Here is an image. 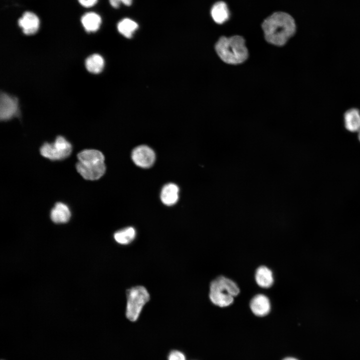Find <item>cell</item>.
<instances>
[{"instance_id": "cell-5", "label": "cell", "mask_w": 360, "mask_h": 360, "mask_svg": "<svg viewBox=\"0 0 360 360\" xmlns=\"http://www.w3.org/2000/svg\"><path fill=\"white\" fill-rule=\"evenodd\" d=\"M72 146L64 137L58 136L54 142L44 143L40 148V154L50 160H61L68 156Z\"/></svg>"}, {"instance_id": "cell-20", "label": "cell", "mask_w": 360, "mask_h": 360, "mask_svg": "<svg viewBox=\"0 0 360 360\" xmlns=\"http://www.w3.org/2000/svg\"><path fill=\"white\" fill-rule=\"evenodd\" d=\"M104 62L103 58L98 54H93L89 56L85 61V66L87 70L93 74H98L104 68Z\"/></svg>"}, {"instance_id": "cell-18", "label": "cell", "mask_w": 360, "mask_h": 360, "mask_svg": "<svg viewBox=\"0 0 360 360\" xmlns=\"http://www.w3.org/2000/svg\"><path fill=\"white\" fill-rule=\"evenodd\" d=\"M138 24L129 18L121 20L117 24L118 32L126 38L132 37L134 33L138 28Z\"/></svg>"}, {"instance_id": "cell-4", "label": "cell", "mask_w": 360, "mask_h": 360, "mask_svg": "<svg viewBox=\"0 0 360 360\" xmlns=\"http://www.w3.org/2000/svg\"><path fill=\"white\" fill-rule=\"evenodd\" d=\"M150 298L148 292L143 286H136L128 290L126 311L127 318L132 322L136 321Z\"/></svg>"}, {"instance_id": "cell-2", "label": "cell", "mask_w": 360, "mask_h": 360, "mask_svg": "<svg viewBox=\"0 0 360 360\" xmlns=\"http://www.w3.org/2000/svg\"><path fill=\"white\" fill-rule=\"evenodd\" d=\"M214 48L220 60L228 64H241L248 57L245 40L240 36H221L215 44Z\"/></svg>"}, {"instance_id": "cell-10", "label": "cell", "mask_w": 360, "mask_h": 360, "mask_svg": "<svg viewBox=\"0 0 360 360\" xmlns=\"http://www.w3.org/2000/svg\"><path fill=\"white\" fill-rule=\"evenodd\" d=\"M250 308L252 313L258 316H264L270 312L271 306L268 298L264 294H258L251 300Z\"/></svg>"}, {"instance_id": "cell-16", "label": "cell", "mask_w": 360, "mask_h": 360, "mask_svg": "<svg viewBox=\"0 0 360 360\" xmlns=\"http://www.w3.org/2000/svg\"><path fill=\"white\" fill-rule=\"evenodd\" d=\"M346 128L351 132L360 130V112L357 108H350L344 114Z\"/></svg>"}, {"instance_id": "cell-9", "label": "cell", "mask_w": 360, "mask_h": 360, "mask_svg": "<svg viewBox=\"0 0 360 360\" xmlns=\"http://www.w3.org/2000/svg\"><path fill=\"white\" fill-rule=\"evenodd\" d=\"M18 24L25 34L32 35L36 34L38 30L40 22L34 13L27 11L18 19Z\"/></svg>"}, {"instance_id": "cell-25", "label": "cell", "mask_w": 360, "mask_h": 360, "mask_svg": "<svg viewBox=\"0 0 360 360\" xmlns=\"http://www.w3.org/2000/svg\"><path fill=\"white\" fill-rule=\"evenodd\" d=\"M282 360H298V359L294 357H286Z\"/></svg>"}, {"instance_id": "cell-19", "label": "cell", "mask_w": 360, "mask_h": 360, "mask_svg": "<svg viewBox=\"0 0 360 360\" xmlns=\"http://www.w3.org/2000/svg\"><path fill=\"white\" fill-rule=\"evenodd\" d=\"M136 236V232L132 227H127L116 232L114 240L119 244L126 245L131 243Z\"/></svg>"}, {"instance_id": "cell-7", "label": "cell", "mask_w": 360, "mask_h": 360, "mask_svg": "<svg viewBox=\"0 0 360 360\" xmlns=\"http://www.w3.org/2000/svg\"><path fill=\"white\" fill-rule=\"evenodd\" d=\"M18 114V104L17 98L6 93H1L0 96V118L7 120Z\"/></svg>"}, {"instance_id": "cell-24", "label": "cell", "mask_w": 360, "mask_h": 360, "mask_svg": "<svg viewBox=\"0 0 360 360\" xmlns=\"http://www.w3.org/2000/svg\"><path fill=\"white\" fill-rule=\"evenodd\" d=\"M124 4L129 6L132 4V0H119Z\"/></svg>"}, {"instance_id": "cell-21", "label": "cell", "mask_w": 360, "mask_h": 360, "mask_svg": "<svg viewBox=\"0 0 360 360\" xmlns=\"http://www.w3.org/2000/svg\"><path fill=\"white\" fill-rule=\"evenodd\" d=\"M168 360H186V358L184 354L182 352L174 350L170 353Z\"/></svg>"}, {"instance_id": "cell-23", "label": "cell", "mask_w": 360, "mask_h": 360, "mask_svg": "<svg viewBox=\"0 0 360 360\" xmlns=\"http://www.w3.org/2000/svg\"><path fill=\"white\" fill-rule=\"evenodd\" d=\"M110 4L114 8H118L121 2L119 0H109Z\"/></svg>"}, {"instance_id": "cell-13", "label": "cell", "mask_w": 360, "mask_h": 360, "mask_svg": "<svg viewBox=\"0 0 360 360\" xmlns=\"http://www.w3.org/2000/svg\"><path fill=\"white\" fill-rule=\"evenodd\" d=\"M178 187L176 184L170 183L166 184L160 194L162 202L167 206L175 204L178 198Z\"/></svg>"}, {"instance_id": "cell-14", "label": "cell", "mask_w": 360, "mask_h": 360, "mask_svg": "<svg viewBox=\"0 0 360 360\" xmlns=\"http://www.w3.org/2000/svg\"><path fill=\"white\" fill-rule=\"evenodd\" d=\"M255 280L256 284L262 288H269L274 283V278L272 270L268 267L262 266L256 270Z\"/></svg>"}, {"instance_id": "cell-6", "label": "cell", "mask_w": 360, "mask_h": 360, "mask_svg": "<svg viewBox=\"0 0 360 360\" xmlns=\"http://www.w3.org/2000/svg\"><path fill=\"white\" fill-rule=\"evenodd\" d=\"M76 168L78 172L84 179L91 180L99 179L106 171L104 162L82 163L78 162Z\"/></svg>"}, {"instance_id": "cell-17", "label": "cell", "mask_w": 360, "mask_h": 360, "mask_svg": "<svg viewBox=\"0 0 360 360\" xmlns=\"http://www.w3.org/2000/svg\"><path fill=\"white\" fill-rule=\"evenodd\" d=\"M78 162L82 163L104 162V154L96 150H85L78 154Z\"/></svg>"}, {"instance_id": "cell-11", "label": "cell", "mask_w": 360, "mask_h": 360, "mask_svg": "<svg viewBox=\"0 0 360 360\" xmlns=\"http://www.w3.org/2000/svg\"><path fill=\"white\" fill-rule=\"evenodd\" d=\"M70 216L71 212L68 206L60 202L56 204L50 212L51 220L57 224L68 222Z\"/></svg>"}, {"instance_id": "cell-3", "label": "cell", "mask_w": 360, "mask_h": 360, "mask_svg": "<svg viewBox=\"0 0 360 360\" xmlns=\"http://www.w3.org/2000/svg\"><path fill=\"white\" fill-rule=\"evenodd\" d=\"M240 293L238 285L232 280L219 276L210 284L209 298L214 304L224 308L232 304L234 297Z\"/></svg>"}, {"instance_id": "cell-8", "label": "cell", "mask_w": 360, "mask_h": 360, "mask_svg": "<svg viewBox=\"0 0 360 360\" xmlns=\"http://www.w3.org/2000/svg\"><path fill=\"white\" fill-rule=\"evenodd\" d=\"M132 158L134 163L142 168L152 166L156 160L154 150L147 146L142 145L134 149Z\"/></svg>"}, {"instance_id": "cell-12", "label": "cell", "mask_w": 360, "mask_h": 360, "mask_svg": "<svg viewBox=\"0 0 360 360\" xmlns=\"http://www.w3.org/2000/svg\"><path fill=\"white\" fill-rule=\"evenodd\" d=\"M210 14L213 20L218 24H224L230 17L228 6L222 1L218 2L212 6Z\"/></svg>"}, {"instance_id": "cell-15", "label": "cell", "mask_w": 360, "mask_h": 360, "mask_svg": "<svg viewBox=\"0 0 360 360\" xmlns=\"http://www.w3.org/2000/svg\"><path fill=\"white\" fill-rule=\"evenodd\" d=\"M81 22L86 32H95L100 28L102 18L96 12H88L82 16Z\"/></svg>"}, {"instance_id": "cell-22", "label": "cell", "mask_w": 360, "mask_h": 360, "mask_svg": "<svg viewBox=\"0 0 360 360\" xmlns=\"http://www.w3.org/2000/svg\"><path fill=\"white\" fill-rule=\"evenodd\" d=\"M79 3L84 7L90 8L94 6L98 0H78Z\"/></svg>"}, {"instance_id": "cell-26", "label": "cell", "mask_w": 360, "mask_h": 360, "mask_svg": "<svg viewBox=\"0 0 360 360\" xmlns=\"http://www.w3.org/2000/svg\"><path fill=\"white\" fill-rule=\"evenodd\" d=\"M358 139L360 141V130L358 132Z\"/></svg>"}, {"instance_id": "cell-1", "label": "cell", "mask_w": 360, "mask_h": 360, "mask_svg": "<svg viewBox=\"0 0 360 360\" xmlns=\"http://www.w3.org/2000/svg\"><path fill=\"white\" fill-rule=\"evenodd\" d=\"M266 40L273 45L284 46L296 32L294 18L288 13L278 12L265 19L262 25Z\"/></svg>"}]
</instances>
